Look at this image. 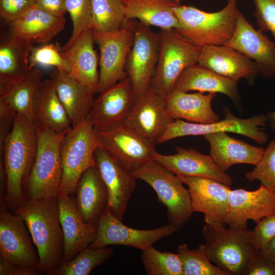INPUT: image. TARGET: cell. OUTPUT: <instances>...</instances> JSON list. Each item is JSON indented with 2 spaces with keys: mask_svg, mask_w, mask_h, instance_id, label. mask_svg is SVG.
<instances>
[{
  "mask_svg": "<svg viewBox=\"0 0 275 275\" xmlns=\"http://www.w3.org/2000/svg\"><path fill=\"white\" fill-rule=\"evenodd\" d=\"M137 21L128 20L120 29L109 32L93 31L94 42L100 50L99 80L101 94L127 77L126 59L134 41Z\"/></svg>",
  "mask_w": 275,
  "mask_h": 275,
  "instance_id": "9c48e42d",
  "label": "cell"
},
{
  "mask_svg": "<svg viewBox=\"0 0 275 275\" xmlns=\"http://www.w3.org/2000/svg\"><path fill=\"white\" fill-rule=\"evenodd\" d=\"M274 213L275 193L262 184L255 190L239 188L229 193L226 222L230 229H247L249 220L257 224Z\"/></svg>",
  "mask_w": 275,
  "mask_h": 275,
  "instance_id": "9a60e30c",
  "label": "cell"
},
{
  "mask_svg": "<svg viewBox=\"0 0 275 275\" xmlns=\"http://www.w3.org/2000/svg\"><path fill=\"white\" fill-rule=\"evenodd\" d=\"M13 212L22 218L29 230L37 250L40 270L49 275L62 263L64 252L57 197L26 200Z\"/></svg>",
  "mask_w": 275,
  "mask_h": 275,
  "instance_id": "7a4b0ae2",
  "label": "cell"
},
{
  "mask_svg": "<svg viewBox=\"0 0 275 275\" xmlns=\"http://www.w3.org/2000/svg\"><path fill=\"white\" fill-rule=\"evenodd\" d=\"M128 20L120 0H92L91 29L109 32L121 29Z\"/></svg>",
  "mask_w": 275,
  "mask_h": 275,
  "instance_id": "e575fe53",
  "label": "cell"
},
{
  "mask_svg": "<svg viewBox=\"0 0 275 275\" xmlns=\"http://www.w3.org/2000/svg\"><path fill=\"white\" fill-rule=\"evenodd\" d=\"M159 36L158 60L150 87L165 97L183 70L198 63L202 48L175 29L161 30Z\"/></svg>",
  "mask_w": 275,
  "mask_h": 275,
  "instance_id": "52a82bcc",
  "label": "cell"
},
{
  "mask_svg": "<svg viewBox=\"0 0 275 275\" xmlns=\"http://www.w3.org/2000/svg\"><path fill=\"white\" fill-rule=\"evenodd\" d=\"M34 126L38 136V147L25 186L26 200L57 198L63 179L60 151L66 133L57 132L43 126Z\"/></svg>",
  "mask_w": 275,
  "mask_h": 275,
  "instance_id": "277c9868",
  "label": "cell"
},
{
  "mask_svg": "<svg viewBox=\"0 0 275 275\" xmlns=\"http://www.w3.org/2000/svg\"><path fill=\"white\" fill-rule=\"evenodd\" d=\"M225 118L210 124H200L173 120L163 135L156 143L162 144L171 140L188 135H204L218 132H233L247 136L258 144H264L268 135L262 128L268 122L266 115H260L250 118L242 119L233 115L228 109H224Z\"/></svg>",
  "mask_w": 275,
  "mask_h": 275,
  "instance_id": "30bf717a",
  "label": "cell"
},
{
  "mask_svg": "<svg viewBox=\"0 0 275 275\" xmlns=\"http://www.w3.org/2000/svg\"><path fill=\"white\" fill-rule=\"evenodd\" d=\"M159 42V33H154L149 26L137 22L133 43L125 64V71L136 97L150 87L158 60Z\"/></svg>",
  "mask_w": 275,
  "mask_h": 275,
  "instance_id": "8fae6325",
  "label": "cell"
},
{
  "mask_svg": "<svg viewBox=\"0 0 275 275\" xmlns=\"http://www.w3.org/2000/svg\"><path fill=\"white\" fill-rule=\"evenodd\" d=\"M225 45L255 62L263 77L275 78V43L263 32L255 29L240 11L234 33Z\"/></svg>",
  "mask_w": 275,
  "mask_h": 275,
  "instance_id": "ffe728a7",
  "label": "cell"
},
{
  "mask_svg": "<svg viewBox=\"0 0 275 275\" xmlns=\"http://www.w3.org/2000/svg\"><path fill=\"white\" fill-rule=\"evenodd\" d=\"M33 44L11 34L0 45V87L25 80L30 72L29 56Z\"/></svg>",
  "mask_w": 275,
  "mask_h": 275,
  "instance_id": "d6a6232c",
  "label": "cell"
},
{
  "mask_svg": "<svg viewBox=\"0 0 275 275\" xmlns=\"http://www.w3.org/2000/svg\"><path fill=\"white\" fill-rule=\"evenodd\" d=\"M132 173L155 190L158 200L167 209L169 224L177 231L182 229L194 211L188 190L178 176L154 160Z\"/></svg>",
  "mask_w": 275,
  "mask_h": 275,
  "instance_id": "ba28073f",
  "label": "cell"
},
{
  "mask_svg": "<svg viewBox=\"0 0 275 275\" xmlns=\"http://www.w3.org/2000/svg\"><path fill=\"white\" fill-rule=\"evenodd\" d=\"M66 20L33 6L10 23L11 34L32 44H47L64 28Z\"/></svg>",
  "mask_w": 275,
  "mask_h": 275,
  "instance_id": "f546056e",
  "label": "cell"
},
{
  "mask_svg": "<svg viewBox=\"0 0 275 275\" xmlns=\"http://www.w3.org/2000/svg\"><path fill=\"white\" fill-rule=\"evenodd\" d=\"M34 5L58 17H64L67 12L65 0H34Z\"/></svg>",
  "mask_w": 275,
  "mask_h": 275,
  "instance_id": "7dc6e473",
  "label": "cell"
},
{
  "mask_svg": "<svg viewBox=\"0 0 275 275\" xmlns=\"http://www.w3.org/2000/svg\"><path fill=\"white\" fill-rule=\"evenodd\" d=\"M177 176L188 187L194 212L203 213L206 224L226 227L230 186L207 178Z\"/></svg>",
  "mask_w": 275,
  "mask_h": 275,
  "instance_id": "2e32d148",
  "label": "cell"
},
{
  "mask_svg": "<svg viewBox=\"0 0 275 275\" xmlns=\"http://www.w3.org/2000/svg\"><path fill=\"white\" fill-rule=\"evenodd\" d=\"M0 256L14 264L39 269L37 250L28 227L20 216L5 209L0 213Z\"/></svg>",
  "mask_w": 275,
  "mask_h": 275,
  "instance_id": "d6986e66",
  "label": "cell"
},
{
  "mask_svg": "<svg viewBox=\"0 0 275 275\" xmlns=\"http://www.w3.org/2000/svg\"><path fill=\"white\" fill-rule=\"evenodd\" d=\"M210 145L209 155L224 172L236 164L257 165L264 149L236 139L227 132H218L203 135Z\"/></svg>",
  "mask_w": 275,
  "mask_h": 275,
  "instance_id": "484cf974",
  "label": "cell"
},
{
  "mask_svg": "<svg viewBox=\"0 0 275 275\" xmlns=\"http://www.w3.org/2000/svg\"><path fill=\"white\" fill-rule=\"evenodd\" d=\"M237 82L197 64L183 70L177 79L173 91L222 93L237 102L239 95Z\"/></svg>",
  "mask_w": 275,
  "mask_h": 275,
  "instance_id": "1f68e13d",
  "label": "cell"
},
{
  "mask_svg": "<svg viewBox=\"0 0 275 275\" xmlns=\"http://www.w3.org/2000/svg\"><path fill=\"white\" fill-rule=\"evenodd\" d=\"M203 236L211 261L228 275H244L251 259L259 252L252 230H236L206 224Z\"/></svg>",
  "mask_w": 275,
  "mask_h": 275,
  "instance_id": "5b68a950",
  "label": "cell"
},
{
  "mask_svg": "<svg viewBox=\"0 0 275 275\" xmlns=\"http://www.w3.org/2000/svg\"><path fill=\"white\" fill-rule=\"evenodd\" d=\"M98 133L102 146L132 173L153 160L157 152L155 143L146 140L124 124Z\"/></svg>",
  "mask_w": 275,
  "mask_h": 275,
  "instance_id": "4fadbf2b",
  "label": "cell"
},
{
  "mask_svg": "<svg viewBox=\"0 0 275 275\" xmlns=\"http://www.w3.org/2000/svg\"><path fill=\"white\" fill-rule=\"evenodd\" d=\"M42 77V71L35 67L25 80L0 87V119L14 120L19 114L33 123L34 98Z\"/></svg>",
  "mask_w": 275,
  "mask_h": 275,
  "instance_id": "83f0119b",
  "label": "cell"
},
{
  "mask_svg": "<svg viewBox=\"0 0 275 275\" xmlns=\"http://www.w3.org/2000/svg\"><path fill=\"white\" fill-rule=\"evenodd\" d=\"M214 93H188L173 91L165 96L166 109L173 120H185L187 122L210 124L220 120L212 109L211 103L216 96Z\"/></svg>",
  "mask_w": 275,
  "mask_h": 275,
  "instance_id": "f1b7e54d",
  "label": "cell"
},
{
  "mask_svg": "<svg viewBox=\"0 0 275 275\" xmlns=\"http://www.w3.org/2000/svg\"><path fill=\"white\" fill-rule=\"evenodd\" d=\"M94 43L93 31L90 29L70 47L61 50V53L69 65V74L95 94L98 90L99 72Z\"/></svg>",
  "mask_w": 275,
  "mask_h": 275,
  "instance_id": "d4e9b609",
  "label": "cell"
},
{
  "mask_svg": "<svg viewBox=\"0 0 275 275\" xmlns=\"http://www.w3.org/2000/svg\"><path fill=\"white\" fill-rule=\"evenodd\" d=\"M244 275H275V263L258 252L250 261Z\"/></svg>",
  "mask_w": 275,
  "mask_h": 275,
  "instance_id": "f6af8a7d",
  "label": "cell"
},
{
  "mask_svg": "<svg viewBox=\"0 0 275 275\" xmlns=\"http://www.w3.org/2000/svg\"><path fill=\"white\" fill-rule=\"evenodd\" d=\"M142 251V262L148 274L183 275L182 263L177 253L160 252L153 246Z\"/></svg>",
  "mask_w": 275,
  "mask_h": 275,
  "instance_id": "74e56055",
  "label": "cell"
},
{
  "mask_svg": "<svg viewBox=\"0 0 275 275\" xmlns=\"http://www.w3.org/2000/svg\"><path fill=\"white\" fill-rule=\"evenodd\" d=\"M127 20H139L148 26H155L161 30L177 29L178 20L174 11L178 6L174 0H124Z\"/></svg>",
  "mask_w": 275,
  "mask_h": 275,
  "instance_id": "836d02e7",
  "label": "cell"
},
{
  "mask_svg": "<svg viewBox=\"0 0 275 275\" xmlns=\"http://www.w3.org/2000/svg\"><path fill=\"white\" fill-rule=\"evenodd\" d=\"M177 5H179L181 0H174Z\"/></svg>",
  "mask_w": 275,
  "mask_h": 275,
  "instance_id": "f907efd6",
  "label": "cell"
},
{
  "mask_svg": "<svg viewBox=\"0 0 275 275\" xmlns=\"http://www.w3.org/2000/svg\"><path fill=\"white\" fill-rule=\"evenodd\" d=\"M113 254V250L108 246L96 248L90 244L72 259L60 265L49 275H88Z\"/></svg>",
  "mask_w": 275,
  "mask_h": 275,
  "instance_id": "d590c367",
  "label": "cell"
},
{
  "mask_svg": "<svg viewBox=\"0 0 275 275\" xmlns=\"http://www.w3.org/2000/svg\"><path fill=\"white\" fill-rule=\"evenodd\" d=\"M266 116L269 125L272 130L275 131V110L268 113Z\"/></svg>",
  "mask_w": 275,
  "mask_h": 275,
  "instance_id": "681fc988",
  "label": "cell"
},
{
  "mask_svg": "<svg viewBox=\"0 0 275 275\" xmlns=\"http://www.w3.org/2000/svg\"><path fill=\"white\" fill-rule=\"evenodd\" d=\"M237 0H228L226 6L207 12L190 6L178 5L174 11L179 23L177 31L198 46L225 45L232 37L239 11Z\"/></svg>",
  "mask_w": 275,
  "mask_h": 275,
  "instance_id": "3957f363",
  "label": "cell"
},
{
  "mask_svg": "<svg viewBox=\"0 0 275 275\" xmlns=\"http://www.w3.org/2000/svg\"><path fill=\"white\" fill-rule=\"evenodd\" d=\"M57 201L64 239L63 263L72 259L94 241L98 226L84 221L76 208L74 196L58 195Z\"/></svg>",
  "mask_w": 275,
  "mask_h": 275,
  "instance_id": "44dd1931",
  "label": "cell"
},
{
  "mask_svg": "<svg viewBox=\"0 0 275 275\" xmlns=\"http://www.w3.org/2000/svg\"><path fill=\"white\" fill-rule=\"evenodd\" d=\"M275 237V213L264 217L252 230L253 242L259 251Z\"/></svg>",
  "mask_w": 275,
  "mask_h": 275,
  "instance_id": "7bdbcfd3",
  "label": "cell"
},
{
  "mask_svg": "<svg viewBox=\"0 0 275 275\" xmlns=\"http://www.w3.org/2000/svg\"><path fill=\"white\" fill-rule=\"evenodd\" d=\"M259 30L269 32L275 40V0H253Z\"/></svg>",
  "mask_w": 275,
  "mask_h": 275,
  "instance_id": "b9f144b4",
  "label": "cell"
},
{
  "mask_svg": "<svg viewBox=\"0 0 275 275\" xmlns=\"http://www.w3.org/2000/svg\"><path fill=\"white\" fill-rule=\"evenodd\" d=\"M198 64L236 82L242 78L254 80L259 73L255 62L226 45L203 46Z\"/></svg>",
  "mask_w": 275,
  "mask_h": 275,
  "instance_id": "603a6c76",
  "label": "cell"
},
{
  "mask_svg": "<svg viewBox=\"0 0 275 275\" xmlns=\"http://www.w3.org/2000/svg\"><path fill=\"white\" fill-rule=\"evenodd\" d=\"M95 159L107 190V208L122 221L137 179L102 146L95 151Z\"/></svg>",
  "mask_w": 275,
  "mask_h": 275,
  "instance_id": "ac0fdd59",
  "label": "cell"
},
{
  "mask_svg": "<svg viewBox=\"0 0 275 275\" xmlns=\"http://www.w3.org/2000/svg\"><path fill=\"white\" fill-rule=\"evenodd\" d=\"M101 146L99 134L88 117L65 134L61 146L63 179L58 195H74L82 173L96 164L95 153Z\"/></svg>",
  "mask_w": 275,
  "mask_h": 275,
  "instance_id": "8992f818",
  "label": "cell"
},
{
  "mask_svg": "<svg viewBox=\"0 0 275 275\" xmlns=\"http://www.w3.org/2000/svg\"><path fill=\"white\" fill-rule=\"evenodd\" d=\"M136 98L128 76L101 93L94 100L88 115L94 129L101 132L124 124Z\"/></svg>",
  "mask_w": 275,
  "mask_h": 275,
  "instance_id": "5bb4252c",
  "label": "cell"
},
{
  "mask_svg": "<svg viewBox=\"0 0 275 275\" xmlns=\"http://www.w3.org/2000/svg\"><path fill=\"white\" fill-rule=\"evenodd\" d=\"M50 78L72 127L87 119L93 104L95 94L65 71L56 69L50 73Z\"/></svg>",
  "mask_w": 275,
  "mask_h": 275,
  "instance_id": "4316f807",
  "label": "cell"
},
{
  "mask_svg": "<svg viewBox=\"0 0 275 275\" xmlns=\"http://www.w3.org/2000/svg\"><path fill=\"white\" fill-rule=\"evenodd\" d=\"M177 254L182 263L183 275H228L211 261L205 244L191 250L183 243L178 247Z\"/></svg>",
  "mask_w": 275,
  "mask_h": 275,
  "instance_id": "8d00e7d4",
  "label": "cell"
},
{
  "mask_svg": "<svg viewBox=\"0 0 275 275\" xmlns=\"http://www.w3.org/2000/svg\"><path fill=\"white\" fill-rule=\"evenodd\" d=\"M38 136L34 124L16 114L11 130L0 146L6 176L5 202L14 210L26 201L25 186L35 162Z\"/></svg>",
  "mask_w": 275,
  "mask_h": 275,
  "instance_id": "6da1fadb",
  "label": "cell"
},
{
  "mask_svg": "<svg viewBox=\"0 0 275 275\" xmlns=\"http://www.w3.org/2000/svg\"><path fill=\"white\" fill-rule=\"evenodd\" d=\"M34 6V0H0V16L9 23Z\"/></svg>",
  "mask_w": 275,
  "mask_h": 275,
  "instance_id": "ee69618b",
  "label": "cell"
},
{
  "mask_svg": "<svg viewBox=\"0 0 275 275\" xmlns=\"http://www.w3.org/2000/svg\"><path fill=\"white\" fill-rule=\"evenodd\" d=\"M58 45L45 44L40 47H32L29 56L30 70L37 65L52 66L57 69L70 73L69 65L61 53Z\"/></svg>",
  "mask_w": 275,
  "mask_h": 275,
  "instance_id": "60d3db41",
  "label": "cell"
},
{
  "mask_svg": "<svg viewBox=\"0 0 275 275\" xmlns=\"http://www.w3.org/2000/svg\"><path fill=\"white\" fill-rule=\"evenodd\" d=\"M255 167L245 174L246 178L250 181H259L261 184L275 193V140L269 143Z\"/></svg>",
  "mask_w": 275,
  "mask_h": 275,
  "instance_id": "ab89813d",
  "label": "cell"
},
{
  "mask_svg": "<svg viewBox=\"0 0 275 275\" xmlns=\"http://www.w3.org/2000/svg\"><path fill=\"white\" fill-rule=\"evenodd\" d=\"M42 273L38 268L14 264L0 257L1 275H38Z\"/></svg>",
  "mask_w": 275,
  "mask_h": 275,
  "instance_id": "bcb514c9",
  "label": "cell"
},
{
  "mask_svg": "<svg viewBox=\"0 0 275 275\" xmlns=\"http://www.w3.org/2000/svg\"><path fill=\"white\" fill-rule=\"evenodd\" d=\"M98 226L97 234L91 246L101 248L121 245L141 251L153 246L160 239L170 236L177 231L170 224L151 230L132 228L123 224L107 208L102 214Z\"/></svg>",
  "mask_w": 275,
  "mask_h": 275,
  "instance_id": "7c38bea8",
  "label": "cell"
},
{
  "mask_svg": "<svg viewBox=\"0 0 275 275\" xmlns=\"http://www.w3.org/2000/svg\"><path fill=\"white\" fill-rule=\"evenodd\" d=\"M173 121L166 109L165 97L150 87L136 97L124 124L146 140L156 143Z\"/></svg>",
  "mask_w": 275,
  "mask_h": 275,
  "instance_id": "e0dca14e",
  "label": "cell"
},
{
  "mask_svg": "<svg viewBox=\"0 0 275 275\" xmlns=\"http://www.w3.org/2000/svg\"><path fill=\"white\" fill-rule=\"evenodd\" d=\"M120 1H121V2H123L124 0H120Z\"/></svg>",
  "mask_w": 275,
  "mask_h": 275,
  "instance_id": "816d5d0a",
  "label": "cell"
},
{
  "mask_svg": "<svg viewBox=\"0 0 275 275\" xmlns=\"http://www.w3.org/2000/svg\"><path fill=\"white\" fill-rule=\"evenodd\" d=\"M65 7L72 22L73 31L61 50L70 47L85 31L91 29L92 0H65Z\"/></svg>",
  "mask_w": 275,
  "mask_h": 275,
  "instance_id": "f35d334b",
  "label": "cell"
},
{
  "mask_svg": "<svg viewBox=\"0 0 275 275\" xmlns=\"http://www.w3.org/2000/svg\"><path fill=\"white\" fill-rule=\"evenodd\" d=\"M74 196L76 208L84 221L98 224L107 208L108 194L96 164L82 173L77 183Z\"/></svg>",
  "mask_w": 275,
  "mask_h": 275,
  "instance_id": "cb8c5ba5",
  "label": "cell"
},
{
  "mask_svg": "<svg viewBox=\"0 0 275 275\" xmlns=\"http://www.w3.org/2000/svg\"><path fill=\"white\" fill-rule=\"evenodd\" d=\"M259 253L265 258L275 263V237Z\"/></svg>",
  "mask_w": 275,
  "mask_h": 275,
  "instance_id": "c3c4849f",
  "label": "cell"
},
{
  "mask_svg": "<svg viewBox=\"0 0 275 275\" xmlns=\"http://www.w3.org/2000/svg\"><path fill=\"white\" fill-rule=\"evenodd\" d=\"M33 123L57 132L66 133L71 128L67 113L61 102L53 80H44L38 86L33 103Z\"/></svg>",
  "mask_w": 275,
  "mask_h": 275,
  "instance_id": "4dcf8cb0",
  "label": "cell"
},
{
  "mask_svg": "<svg viewBox=\"0 0 275 275\" xmlns=\"http://www.w3.org/2000/svg\"><path fill=\"white\" fill-rule=\"evenodd\" d=\"M176 153L163 155L156 152L153 160L177 175L203 177L213 179L231 186L230 176L223 171L210 156L194 149L176 148Z\"/></svg>",
  "mask_w": 275,
  "mask_h": 275,
  "instance_id": "7402d4cb",
  "label": "cell"
}]
</instances>
